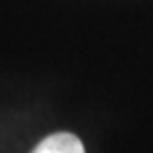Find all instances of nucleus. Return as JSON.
<instances>
[{
    "label": "nucleus",
    "instance_id": "f257e3e1",
    "mask_svg": "<svg viewBox=\"0 0 153 153\" xmlns=\"http://www.w3.org/2000/svg\"><path fill=\"white\" fill-rule=\"evenodd\" d=\"M32 153H85V149L74 133L62 131L46 137Z\"/></svg>",
    "mask_w": 153,
    "mask_h": 153
}]
</instances>
